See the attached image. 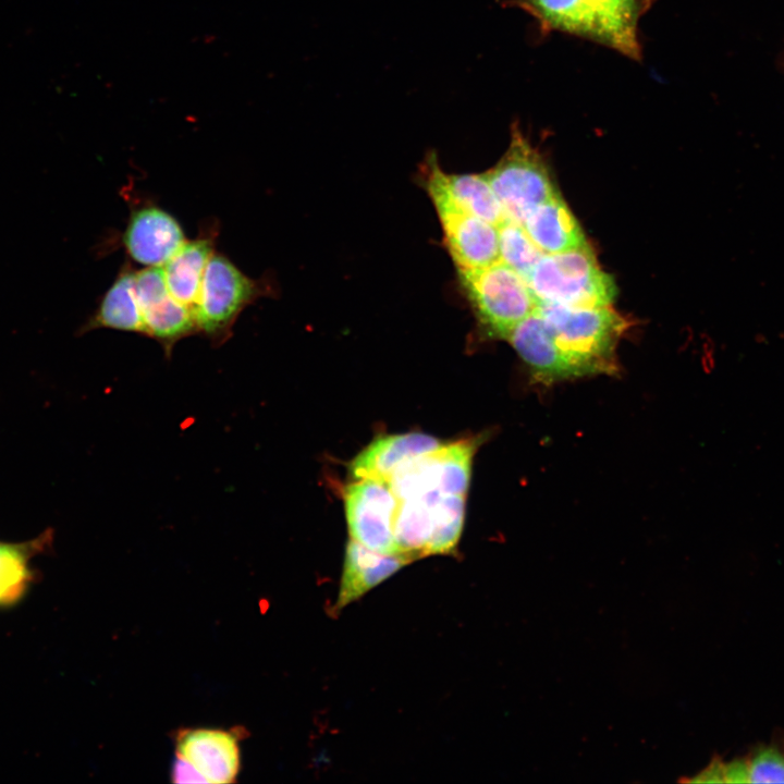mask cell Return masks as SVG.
I'll return each mask as SVG.
<instances>
[{
  "instance_id": "13",
  "label": "cell",
  "mask_w": 784,
  "mask_h": 784,
  "mask_svg": "<svg viewBox=\"0 0 784 784\" xmlns=\"http://www.w3.org/2000/svg\"><path fill=\"white\" fill-rule=\"evenodd\" d=\"M402 554H382L350 539L345 549L340 590L332 612L339 613L347 604L411 563Z\"/></svg>"
},
{
  "instance_id": "24",
  "label": "cell",
  "mask_w": 784,
  "mask_h": 784,
  "mask_svg": "<svg viewBox=\"0 0 784 784\" xmlns=\"http://www.w3.org/2000/svg\"><path fill=\"white\" fill-rule=\"evenodd\" d=\"M171 780L174 783H207L188 762L179 757L173 761Z\"/></svg>"
},
{
  "instance_id": "10",
  "label": "cell",
  "mask_w": 784,
  "mask_h": 784,
  "mask_svg": "<svg viewBox=\"0 0 784 784\" xmlns=\"http://www.w3.org/2000/svg\"><path fill=\"white\" fill-rule=\"evenodd\" d=\"M240 739L235 730L181 728L174 735L175 756L188 762L207 783H234L242 765Z\"/></svg>"
},
{
  "instance_id": "9",
  "label": "cell",
  "mask_w": 784,
  "mask_h": 784,
  "mask_svg": "<svg viewBox=\"0 0 784 784\" xmlns=\"http://www.w3.org/2000/svg\"><path fill=\"white\" fill-rule=\"evenodd\" d=\"M135 294L145 335L157 341L168 358L180 340L198 333L195 310L171 295L162 266L135 271Z\"/></svg>"
},
{
  "instance_id": "2",
  "label": "cell",
  "mask_w": 784,
  "mask_h": 784,
  "mask_svg": "<svg viewBox=\"0 0 784 784\" xmlns=\"http://www.w3.org/2000/svg\"><path fill=\"white\" fill-rule=\"evenodd\" d=\"M526 281L538 304L610 306L617 293L613 279L600 269L588 244L543 254Z\"/></svg>"
},
{
  "instance_id": "1",
  "label": "cell",
  "mask_w": 784,
  "mask_h": 784,
  "mask_svg": "<svg viewBox=\"0 0 784 784\" xmlns=\"http://www.w3.org/2000/svg\"><path fill=\"white\" fill-rule=\"evenodd\" d=\"M566 380L617 372L616 348L627 321L610 306L538 304Z\"/></svg>"
},
{
  "instance_id": "22",
  "label": "cell",
  "mask_w": 784,
  "mask_h": 784,
  "mask_svg": "<svg viewBox=\"0 0 784 784\" xmlns=\"http://www.w3.org/2000/svg\"><path fill=\"white\" fill-rule=\"evenodd\" d=\"M500 259L525 280L543 255L522 224L510 219L499 225Z\"/></svg>"
},
{
  "instance_id": "21",
  "label": "cell",
  "mask_w": 784,
  "mask_h": 784,
  "mask_svg": "<svg viewBox=\"0 0 784 784\" xmlns=\"http://www.w3.org/2000/svg\"><path fill=\"white\" fill-rule=\"evenodd\" d=\"M465 495L441 494L433 503V534L428 554H450L460 540L464 516Z\"/></svg>"
},
{
  "instance_id": "15",
  "label": "cell",
  "mask_w": 784,
  "mask_h": 784,
  "mask_svg": "<svg viewBox=\"0 0 784 784\" xmlns=\"http://www.w3.org/2000/svg\"><path fill=\"white\" fill-rule=\"evenodd\" d=\"M213 238L209 235L187 241L162 266L171 295L182 304L197 306L203 278L213 254Z\"/></svg>"
},
{
  "instance_id": "23",
  "label": "cell",
  "mask_w": 784,
  "mask_h": 784,
  "mask_svg": "<svg viewBox=\"0 0 784 784\" xmlns=\"http://www.w3.org/2000/svg\"><path fill=\"white\" fill-rule=\"evenodd\" d=\"M747 763L749 783H784V755L777 748H760Z\"/></svg>"
},
{
  "instance_id": "5",
  "label": "cell",
  "mask_w": 784,
  "mask_h": 784,
  "mask_svg": "<svg viewBox=\"0 0 784 784\" xmlns=\"http://www.w3.org/2000/svg\"><path fill=\"white\" fill-rule=\"evenodd\" d=\"M264 289L261 281L247 277L222 254L213 253L195 307L198 333L215 346L223 344L241 313L264 294Z\"/></svg>"
},
{
  "instance_id": "4",
  "label": "cell",
  "mask_w": 784,
  "mask_h": 784,
  "mask_svg": "<svg viewBox=\"0 0 784 784\" xmlns=\"http://www.w3.org/2000/svg\"><path fill=\"white\" fill-rule=\"evenodd\" d=\"M507 219L522 224L539 205L558 196L548 169L517 127L505 155L483 173Z\"/></svg>"
},
{
  "instance_id": "20",
  "label": "cell",
  "mask_w": 784,
  "mask_h": 784,
  "mask_svg": "<svg viewBox=\"0 0 784 784\" xmlns=\"http://www.w3.org/2000/svg\"><path fill=\"white\" fill-rule=\"evenodd\" d=\"M441 180L448 195L462 210L497 226L507 220L483 174H446L441 171Z\"/></svg>"
},
{
  "instance_id": "7",
  "label": "cell",
  "mask_w": 784,
  "mask_h": 784,
  "mask_svg": "<svg viewBox=\"0 0 784 784\" xmlns=\"http://www.w3.org/2000/svg\"><path fill=\"white\" fill-rule=\"evenodd\" d=\"M478 441L463 439L417 456L401 465L388 483L396 500L428 492L467 495L471 462Z\"/></svg>"
},
{
  "instance_id": "17",
  "label": "cell",
  "mask_w": 784,
  "mask_h": 784,
  "mask_svg": "<svg viewBox=\"0 0 784 784\" xmlns=\"http://www.w3.org/2000/svg\"><path fill=\"white\" fill-rule=\"evenodd\" d=\"M602 30V44L632 58H640L638 22L648 0H590Z\"/></svg>"
},
{
  "instance_id": "26",
  "label": "cell",
  "mask_w": 784,
  "mask_h": 784,
  "mask_svg": "<svg viewBox=\"0 0 784 784\" xmlns=\"http://www.w3.org/2000/svg\"><path fill=\"white\" fill-rule=\"evenodd\" d=\"M725 783H749L747 760L736 759L724 763Z\"/></svg>"
},
{
  "instance_id": "18",
  "label": "cell",
  "mask_w": 784,
  "mask_h": 784,
  "mask_svg": "<svg viewBox=\"0 0 784 784\" xmlns=\"http://www.w3.org/2000/svg\"><path fill=\"white\" fill-rule=\"evenodd\" d=\"M548 28L602 42L598 16L590 0H517Z\"/></svg>"
},
{
  "instance_id": "19",
  "label": "cell",
  "mask_w": 784,
  "mask_h": 784,
  "mask_svg": "<svg viewBox=\"0 0 784 784\" xmlns=\"http://www.w3.org/2000/svg\"><path fill=\"white\" fill-rule=\"evenodd\" d=\"M46 540L42 535L26 542L0 541V608L24 598L34 579L32 559Z\"/></svg>"
},
{
  "instance_id": "12",
  "label": "cell",
  "mask_w": 784,
  "mask_h": 784,
  "mask_svg": "<svg viewBox=\"0 0 784 784\" xmlns=\"http://www.w3.org/2000/svg\"><path fill=\"white\" fill-rule=\"evenodd\" d=\"M441 444L439 439L420 432L378 437L351 461L350 476L353 480L371 478L388 482L401 465Z\"/></svg>"
},
{
  "instance_id": "25",
  "label": "cell",
  "mask_w": 784,
  "mask_h": 784,
  "mask_svg": "<svg viewBox=\"0 0 784 784\" xmlns=\"http://www.w3.org/2000/svg\"><path fill=\"white\" fill-rule=\"evenodd\" d=\"M687 781L691 783H725L724 763L721 759L714 758L705 769Z\"/></svg>"
},
{
  "instance_id": "8",
  "label": "cell",
  "mask_w": 784,
  "mask_h": 784,
  "mask_svg": "<svg viewBox=\"0 0 784 784\" xmlns=\"http://www.w3.org/2000/svg\"><path fill=\"white\" fill-rule=\"evenodd\" d=\"M344 506L352 540L382 554H399L394 538L397 500L387 481L353 480L345 488Z\"/></svg>"
},
{
  "instance_id": "16",
  "label": "cell",
  "mask_w": 784,
  "mask_h": 784,
  "mask_svg": "<svg viewBox=\"0 0 784 784\" xmlns=\"http://www.w3.org/2000/svg\"><path fill=\"white\" fill-rule=\"evenodd\" d=\"M100 328L145 335L144 320L135 294V271L127 264L102 296L83 331Z\"/></svg>"
},
{
  "instance_id": "6",
  "label": "cell",
  "mask_w": 784,
  "mask_h": 784,
  "mask_svg": "<svg viewBox=\"0 0 784 784\" xmlns=\"http://www.w3.org/2000/svg\"><path fill=\"white\" fill-rule=\"evenodd\" d=\"M427 191L434 204L444 242L458 271L473 270L500 260L499 226L457 207L448 195L434 157L428 162Z\"/></svg>"
},
{
  "instance_id": "11",
  "label": "cell",
  "mask_w": 784,
  "mask_h": 784,
  "mask_svg": "<svg viewBox=\"0 0 784 784\" xmlns=\"http://www.w3.org/2000/svg\"><path fill=\"white\" fill-rule=\"evenodd\" d=\"M185 242L177 220L152 205L134 209L122 235L128 256L146 267L163 266Z\"/></svg>"
},
{
  "instance_id": "3",
  "label": "cell",
  "mask_w": 784,
  "mask_h": 784,
  "mask_svg": "<svg viewBox=\"0 0 784 784\" xmlns=\"http://www.w3.org/2000/svg\"><path fill=\"white\" fill-rule=\"evenodd\" d=\"M458 273L478 321L493 338L506 340L538 305L527 281L501 259Z\"/></svg>"
},
{
  "instance_id": "14",
  "label": "cell",
  "mask_w": 784,
  "mask_h": 784,
  "mask_svg": "<svg viewBox=\"0 0 784 784\" xmlns=\"http://www.w3.org/2000/svg\"><path fill=\"white\" fill-rule=\"evenodd\" d=\"M522 226L542 254H556L586 243L583 230L560 195L536 207Z\"/></svg>"
}]
</instances>
